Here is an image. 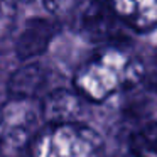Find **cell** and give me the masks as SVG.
<instances>
[{"label":"cell","mask_w":157,"mask_h":157,"mask_svg":"<svg viewBox=\"0 0 157 157\" xmlns=\"http://www.w3.org/2000/svg\"><path fill=\"white\" fill-rule=\"evenodd\" d=\"M145 68L117 46L105 48L75 75V88L88 101H105L142 81Z\"/></svg>","instance_id":"cell-1"},{"label":"cell","mask_w":157,"mask_h":157,"mask_svg":"<svg viewBox=\"0 0 157 157\" xmlns=\"http://www.w3.org/2000/svg\"><path fill=\"white\" fill-rule=\"evenodd\" d=\"M27 157H101L103 140L79 123H48L27 149Z\"/></svg>","instance_id":"cell-2"},{"label":"cell","mask_w":157,"mask_h":157,"mask_svg":"<svg viewBox=\"0 0 157 157\" xmlns=\"http://www.w3.org/2000/svg\"><path fill=\"white\" fill-rule=\"evenodd\" d=\"M41 103L37 100L9 98L0 108V155H24L41 130Z\"/></svg>","instance_id":"cell-3"},{"label":"cell","mask_w":157,"mask_h":157,"mask_svg":"<svg viewBox=\"0 0 157 157\" xmlns=\"http://www.w3.org/2000/svg\"><path fill=\"white\" fill-rule=\"evenodd\" d=\"M76 14L79 31L96 42L113 41L122 34L123 25L115 17L110 4L100 0H86L76 9Z\"/></svg>","instance_id":"cell-4"},{"label":"cell","mask_w":157,"mask_h":157,"mask_svg":"<svg viewBox=\"0 0 157 157\" xmlns=\"http://www.w3.org/2000/svg\"><path fill=\"white\" fill-rule=\"evenodd\" d=\"M85 101L76 90H51L42 96V118L48 123H79L85 115Z\"/></svg>","instance_id":"cell-5"},{"label":"cell","mask_w":157,"mask_h":157,"mask_svg":"<svg viewBox=\"0 0 157 157\" xmlns=\"http://www.w3.org/2000/svg\"><path fill=\"white\" fill-rule=\"evenodd\" d=\"M58 29L59 25L48 17H34L27 21L15 41V52L19 59L31 61L41 56L58 34Z\"/></svg>","instance_id":"cell-6"},{"label":"cell","mask_w":157,"mask_h":157,"mask_svg":"<svg viewBox=\"0 0 157 157\" xmlns=\"http://www.w3.org/2000/svg\"><path fill=\"white\" fill-rule=\"evenodd\" d=\"M108 4L123 27L139 34L157 29V0H110Z\"/></svg>","instance_id":"cell-7"},{"label":"cell","mask_w":157,"mask_h":157,"mask_svg":"<svg viewBox=\"0 0 157 157\" xmlns=\"http://www.w3.org/2000/svg\"><path fill=\"white\" fill-rule=\"evenodd\" d=\"M49 83V75L41 63L27 61L24 66L14 71L9 79V95L10 98H27L37 100L46 95Z\"/></svg>","instance_id":"cell-8"},{"label":"cell","mask_w":157,"mask_h":157,"mask_svg":"<svg viewBox=\"0 0 157 157\" xmlns=\"http://www.w3.org/2000/svg\"><path fill=\"white\" fill-rule=\"evenodd\" d=\"M130 150L135 157H157V122H149L130 137Z\"/></svg>","instance_id":"cell-9"},{"label":"cell","mask_w":157,"mask_h":157,"mask_svg":"<svg viewBox=\"0 0 157 157\" xmlns=\"http://www.w3.org/2000/svg\"><path fill=\"white\" fill-rule=\"evenodd\" d=\"M17 0H0V41L9 39L17 27Z\"/></svg>","instance_id":"cell-10"},{"label":"cell","mask_w":157,"mask_h":157,"mask_svg":"<svg viewBox=\"0 0 157 157\" xmlns=\"http://www.w3.org/2000/svg\"><path fill=\"white\" fill-rule=\"evenodd\" d=\"M42 2L52 15H68L71 12H76V9L85 0H42Z\"/></svg>","instance_id":"cell-11"},{"label":"cell","mask_w":157,"mask_h":157,"mask_svg":"<svg viewBox=\"0 0 157 157\" xmlns=\"http://www.w3.org/2000/svg\"><path fill=\"white\" fill-rule=\"evenodd\" d=\"M17 2H24V4H31V2H34V0H17Z\"/></svg>","instance_id":"cell-12"},{"label":"cell","mask_w":157,"mask_h":157,"mask_svg":"<svg viewBox=\"0 0 157 157\" xmlns=\"http://www.w3.org/2000/svg\"><path fill=\"white\" fill-rule=\"evenodd\" d=\"M130 157H135V155H130Z\"/></svg>","instance_id":"cell-13"}]
</instances>
